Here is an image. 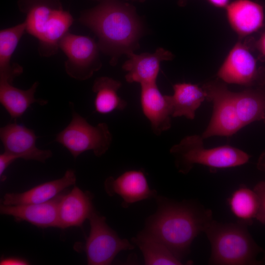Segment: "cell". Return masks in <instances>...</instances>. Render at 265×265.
<instances>
[{
  "label": "cell",
  "instance_id": "4fadbf2b",
  "mask_svg": "<svg viewBox=\"0 0 265 265\" xmlns=\"http://www.w3.org/2000/svg\"><path fill=\"white\" fill-rule=\"evenodd\" d=\"M127 56L129 59L122 66L127 72L126 80L129 83H139L140 85L156 83L160 63L174 57L172 53L162 48H159L154 53L137 54L132 53Z\"/></svg>",
  "mask_w": 265,
  "mask_h": 265
},
{
  "label": "cell",
  "instance_id": "cb8c5ba5",
  "mask_svg": "<svg viewBox=\"0 0 265 265\" xmlns=\"http://www.w3.org/2000/svg\"><path fill=\"white\" fill-rule=\"evenodd\" d=\"M228 204L238 222L248 225L252 223L253 219L259 220L260 201L254 189L244 186H240L228 199Z\"/></svg>",
  "mask_w": 265,
  "mask_h": 265
},
{
  "label": "cell",
  "instance_id": "8fae6325",
  "mask_svg": "<svg viewBox=\"0 0 265 265\" xmlns=\"http://www.w3.org/2000/svg\"><path fill=\"white\" fill-rule=\"evenodd\" d=\"M37 138L33 130L16 122L0 129V138L4 151L17 159L45 162L52 156V152L38 148L36 146Z\"/></svg>",
  "mask_w": 265,
  "mask_h": 265
},
{
  "label": "cell",
  "instance_id": "7a4b0ae2",
  "mask_svg": "<svg viewBox=\"0 0 265 265\" xmlns=\"http://www.w3.org/2000/svg\"><path fill=\"white\" fill-rule=\"evenodd\" d=\"M158 209L146 222L145 231L164 244L182 261L194 238L213 220L212 211L191 200L157 198Z\"/></svg>",
  "mask_w": 265,
  "mask_h": 265
},
{
  "label": "cell",
  "instance_id": "2e32d148",
  "mask_svg": "<svg viewBox=\"0 0 265 265\" xmlns=\"http://www.w3.org/2000/svg\"><path fill=\"white\" fill-rule=\"evenodd\" d=\"M225 9L230 26L241 37L256 32L264 25V8L254 1L235 0Z\"/></svg>",
  "mask_w": 265,
  "mask_h": 265
},
{
  "label": "cell",
  "instance_id": "603a6c76",
  "mask_svg": "<svg viewBox=\"0 0 265 265\" xmlns=\"http://www.w3.org/2000/svg\"><path fill=\"white\" fill-rule=\"evenodd\" d=\"M121 86L120 81L110 77H101L96 79L92 88L95 94V111L105 114L115 110L124 109L127 103L118 95V91Z\"/></svg>",
  "mask_w": 265,
  "mask_h": 265
},
{
  "label": "cell",
  "instance_id": "4dcf8cb0",
  "mask_svg": "<svg viewBox=\"0 0 265 265\" xmlns=\"http://www.w3.org/2000/svg\"><path fill=\"white\" fill-rule=\"evenodd\" d=\"M258 169L265 173V152H264L260 156L258 162Z\"/></svg>",
  "mask_w": 265,
  "mask_h": 265
},
{
  "label": "cell",
  "instance_id": "83f0119b",
  "mask_svg": "<svg viewBox=\"0 0 265 265\" xmlns=\"http://www.w3.org/2000/svg\"><path fill=\"white\" fill-rule=\"evenodd\" d=\"M28 264L29 263L26 260L16 257L2 258L0 262V265H26Z\"/></svg>",
  "mask_w": 265,
  "mask_h": 265
},
{
  "label": "cell",
  "instance_id": "f546056e",
  "mask_svg": "<svg viewBox=\"0 0 265 265\" xmlns=\"http://www.w3.org/2000/svg\"><path fill=\"white\" fill-rule=\"evenodd\" d=\"M213 6L218 8H225L230 3V0H207Z\"/></svg>",
  "mask_w": 265,
  "mask_h": 265
},
{
  "label": "cell",
  "instance_id": "8992f818",
  "mask_svg": "<svg viewBox=\"0 0 265 265\" xmlns=\"http://www.w3.org/2000/svg\"><path fill=\"white\" fill-rule=\"evenodd\" d=\"M69 106L72 119L57 134L55 141L66 148L74 159L89 150L92 151L96 157H101L108 150L112 141L108 125L104 122L91 125L75 111L73 103L70 102Z\"/></svg>",
  "mask_w": 265,
  "mask_h": 265
},
{
  "label": "cell",
  "instance_id": "44dd1931",
  "mask_svg": "<svg viewBox=\"0 0 265 265\" xmlns=\"http://www.w3.org/2000/svg\"><path fill=\"white\" fill-rule=\"evenodd\" d=\"M172 95H169L172 107V117H185L193 120L195 113L206 100V93L197 84L178 83L173 85Z\"/></svg>",
  "mask_w": 265,
  "mask_h": 265
},
{
  "label": "cell",
  "instance_id": "ba28073f",
  "mask_svg": "<svg viewBox=\"0 0 265 265\" xmlns=\"http://www.w3.org/2000/svg\"><path fill=\"white\" fill-rule=\"evenodd\" d=\"M59 48L67 57L65 72L74 79L86 80L102 67L98 43L90 37L68 32L60 40Z\"/></svg>",
  "mask_w": 265,
  "mask_h": 265
},
{
  "label": "cell",
  "instance_id": "f1b7e54d",
  "mask_svg": "<svg viewBox=\"0 0 265 265\" xmlns=\"http://www.w3.org/2000/svg\"><path fill=\"white\" fill-rule=\"evenodd\" d=\"M255 46L258 50L265 56V32H264L256 41Z\"/></svg>",
  "mask_w": 265,
  "mask_h": 265
},
{
  "label": "cell",
  "instance_id": "836d02e7",
  "mask_svg": "<svg viewBox=\"0 0 265 265\" xmlns=\"http://www.w3.org/2000/svg\"><path fill=\"white\" fill-rule=\"evenodd\" d=\"M98 0V1H102L103 0Z\"/></svg>",
  "mask_w": 265,
  "mask_h": 265
},
{
  "label": "cell",
  "instance_id": "6da1fadb",
  "mask_svg": "<svg viewBox=\"0 0 265 265\" xmlns=\"http://www.w3.org/2000/svg\"><path fill=\"white\" fill-rule=\"evenodd\" d=\"M79 21L98 37L101 51L116 64L122 54L128 55L139 47L143 26L135 8L119 0H103L84 11Z\"/></svg>",
  "mask_w": 265,
  "mask_h": 265
},
{
  "label": "cell",
  "instance_id": "5bb4252c",
  "mask_svg": "<svg viewBox=\"0 0 265 265\" xmlns=\"http://www.w3.org/2000/svg\"><path fill=\"white\" fill-rule=\"evenodd\" d=\"M105 186L110 195L116 194L122 197V205L125 208L157 195L156 191L149 187L144 173L140 170L126 171L116 179L109 177Z\"/></svg>",
  "mask_w": 265,
  "mask_h": 265
},
{
  "label": "cell",
  "instance_id": "ac0fdd59",
  "mask_svg": "<svg viewBox=\"0 0 265 265\" xmlns=\"http://www.w3.org/2000/svg\"><path fill=\"white\" fill-rule=\"evenodd\" d=\"M76 182L75 171L68 169L60 179L40 184L22 193H5L2 204L19 205L44 203L54 198Z\"/></svg>",
  "mask_w": 265,
  "mask_h": 265
},
{
  "label": "cell",
  "instance_id": "30bf717a",
  "mask_svg": "<svg viewBox=\"0 0 265 265\" xmlns=\"http://www.w3.org/2000/svg\"><path fill=\"white\" fill-rule=\"evenodd\" d=\"M217 76L226 83L251 87L265 85V68L259 67L248 47L240 41L232 48Z\"/></svg>",
  "mask_w": 265,
  "mask_h": 265
},
{
  "label": "cell",
  "instance_id": "e0dca14e",
  "mask_svg": "<svg viewBox=\"0 0 265 265\" xmlns=\"http://www.w3.org/2000/svg\"><path fill=\"white\" fill-rule=\"evenodd\" d=\"M93 211L91 194L75 186L71 191L61 196L58 208V228L81 226Z\"/></svg>",
  "mask_w": 265,
  "mask_h": 265
},
{
  "label": "cell",
  "instance_id": "4316f807",
  "mask_svg": "<svg viewBox=\"0 0 265 265\" xmlns=\"http://www.w3.org/2000/svg\"><path fill=\"white\" fill-rule=\"evenodd\" d=\"M17 159V158L15 156L5 151L0 155V177L1 181H3L6 178L3 175L4 171L8 166Z\"/></svg>",
  "mask_w": 265,
  "mask_h": 265
},
{
  "label": "cell",
  "instance_id": "d6a6232c",
  "mask_svg": "<svg viewBox=\"0 0 265 265\" xmlns=\"http://www.w3.org/2000/svg\"><path fill=\"white\" fill-rule=\"evenodd\" d=\"M133 0V1H144L145 0Z\"/></svg>",
  "mask_w": 265,
  "mask_h": 265
},
{
  "label": "cell",
  "instance_id": "1f68e13d",
  "mask_svg": "<svg viewBox=\"0 0 265 265\" xmlns=\"http://www.w3.org/2000/svg\"><path fill=\"white\" fill-rule=\"evenodd\" d=\"M185 2H186L185 0H179V4L181 6H183L185 4Z\"/></svg>",
  "mask_w": 265,
  "mask_h": 265
},
{
  "label": "cell",
  "instance_id": "5b68a950",
  "mask_svg": "<svg viewBox=\"0 0 265 265\" xmlns=\"http://www.w3.org/2000/svg\"><path fill=\"white\" fill-rule=\"evenodd\" d=\"M202 135H191L174 145L170 153L174 157L178 171L187 174L195 164L211 169L236 167L247 163L250 156L243 151L229 145L206 148Z\"/></svg>",
  "mask_w": 265,
  "mask_h": 265
},
{
  "label": "cell",
  "instance_id": "d4e9b609",
  "mask_svg": "<svg viewBox=\"0 0 265 265\" xmlns=\"http://www.w3.org/2000/svg\"><path fill=\"white\" fill-rule=\"evenodd\" d=\"M132 241L135 243L141 251L145 265L184 264L163 243L146 232H141Z\"/></svg>",
  "mask_w": 265,
  "mask_h": 265
},
{
  "label": "cell",
  "instance_id": "52a82bcc",
  "mask_svg": "<svg viewBox=\"0 0 265 265\" xmlns=\"http://www.w3.org/2000/svg\"><path fill=\"white\" fill-rule=\"evenodd\" d=\"M206 100L213 105L211 120L202 134L204 139L219 136L230 137L243 127L239 119L235 100V92L219 79L205 82L202 86Z\"/></svg>",
  "mask_w": 265,
  "mask_h": 265
},
{
  "label": "cell",
  "instance_id": "ffe728a7",
  "mask_svg": "<svg viewBox=\"0 0 265 265\" xmlns=\"http://www.w3.org/2000/svg\"><path fill=\"white\" fill-rule=\"evenodd\" d=\"M39 82L35 81L27 90L15 87L7 81L0 80V103L12 119L21 117L34 103L46 105L48 101L34 97Z\"/></svg>",
  "mask_w": 265,
  "mask_h": 265
},
{
  "label": "cell",
  "instance_id": "3957f363",
  "mask_svg": "<svg viewBox=\"0 0 265 265\" xmlns=\"http://www.w3.org/2000/svg\"><path fill=\"white\" fill-rule=\"evenodd\" d=\"M18 6L26 16V31L39 41L40 55L50 57L56 53L60 40L74 22L60 0H19Z\"/></svg>",
  "mask_w": 265,
  "mask_h": 265
},
{
  "label": "cell",
  "instance_id": "484cf974",
  "mask_svg": "<svg viewBox=\"0 0 265 265\" xmlns=\"http://www.w3.org/2000/svg\"><path fill=\"white\" fill-rule=\"evenodd\" d=\"M253 189L258 195L260 201L261 213L259 221L265 224V181L258 183Z\"/></svg>",
  "mask_w": 265,
  "mask_h": 265
},
{
  "label": "cell",
  "instance_id": "7c38bea8",
  "mask_svg": "<svg viewBox=\"0 0 265 265\" xmlns=\"http://www.w3.org/2000/svg\"><path fill=\"white\" fill-rule=\"evenodd\" d=\"M140 103L143 114L157 135L171 127L172 107L169 95L162 94L156 83L141 85Z\"/></svg>",
  "mask_w": 265,
  "mask_h": 265
},
{
  "label": "cell",
  "instance_id": "7402d4cb",
  "mask_svg": "<svg viewBox=\"0 0 265 265\" xmlns=\"http://www.w3.org/2000/svg\"><path fill=\"white\" fill-rule=\"evenodd\" d=\"M235 100L239 119L242 126L257 121L265 124V85L246 87L235 92Z\"/></svg>",
  "mask_w": 265,
  "mask_h": 265
},
{
  "label": "cell",
  "instance_id": "9a60e30c",
  "mask_svg": "<svg viewBox=\"0 0 265 265\" xmlns=\"http://www.w3.org/2000/svg\"><path fill=\"white\" fill-rule=\"evenodd\" d=\"M61 195L59 194L51 200L39 204H1L0 212L13 216L18 221H26L39 227L58 228V208Z\"/></svg>",
  "mask_w": 265,
  "mask_h": 265
},
{
  "label": "cell",
  "instance_id": "277c9868",
  "mask_svg": "<svg viewBox=\"0 0 265 265\" xmlns=\"http://www.w3.org/2000/svg\"><path fill=\"white\" fill-rule=\"evenodd\" d=\"M245 224L218 222L213 219L204 233L211 245L209 264L215 265H254L262 252Z\"/></svg>",
  "mask_w": 265,
  "mask_h": 265
},
{
  "label": "cell",
  "instance_id": "d6986e66",
  "mask_svg": "<svg viewBox=\"0 0 265 265\" xmlns=\"http://www.w3.org/2000/svg\"><path fill=\"white\" fill-rule=\"evenodd\" d=\"M26 31L25 22L0 31V80L12 84L14 79L23 72V68L11 63L12 54Z\"/></svg>",
  "mask_w": 265,
  "mask_h": 265
},
{
  "label": "cell",
  "instance_id": "9c48e42d",
  "mask_svg": "<svg viewBox=\"0 0 265 265\" xmlns=\"http://www.w3.org/2000/svg\"><path fill=\"white\" fill-rule=\"evenodd\" d=\"M88 219L90 232L85 243V251L88 265H110L120 252L134 248L127 239L120 238L107 225L106 218L95 211Z\"/></svg>",
  "mask_w": 265,
  "mask_h": 265
}]
</instances>
